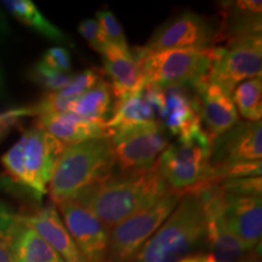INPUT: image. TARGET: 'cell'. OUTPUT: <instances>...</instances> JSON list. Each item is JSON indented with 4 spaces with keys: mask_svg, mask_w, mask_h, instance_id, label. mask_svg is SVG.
<instances>
[{
    "mask_svg": "<svg viewBox=\"0 0 262 262\" xmlns=\"http://www.w3.org/2000/svg\"><path fill=\"white\" fill-rule=\"evenodd\" d=\"M170 189L156 163L147 170L113 172L73 201L84 205L111 229L155 204Z\"/></svg>",
    "mask_w": 262,
    "mask_h": 262,
    "instance_id": "6da1fadb",
    "label": "cell"
},
{
    "mask_svg": "<svg viewBox=\"0 0 262 262\" xmlns=\"http://www.w3.org/2000/svg\"><path fill=\"white\" fill-rule=\"evenodd\" d=\"M116 166L111 136L67 146L55 163L48 189L54 204L73 201L112 175Z\"/></svg>",
    "mask_w": 262,
    "mask_h": 262,
    "instance_id": "7a4b0ae2",
    "label": "cell"
},
{
    "mask_svg": "<svg viewBox=\"0 0 262 262\" xmlns=\"http://www.w3.org/2000/svg\"><path fill=\"white\" fill-rule=\"evenodd\" d=\"M206 221L196 189L183 193L179 204L133 262H182L205 243Z\"/></svg>",
    "mask_w": 262,
    "mask_h": 262,
    "instance_id": "3957f363",
    "label": "cell"
},
{
    "mask_svg": "<svg viewBox=\"0 0 262 262\" xmlns=\"http://www.w3.org/2000/svg\"><path fill=\"white\" fill-rule=\"evenodd\" d=\"M66 147L34 125L24 131L17 142L2 157V164L12 181L27 189L34 201L41 202L48 193L55 163Z\"/></svg>",
    "mask_w": 262,
    "mask_h": 262,
    "instance_id": "277c9868",
    "label": "cell"
},
{
    "mask_svg": "<svg viewBox=\"0 0 262 262\" xmlns=\"http://www.w3.org/2000/svg\"><path fill=\"white\" fill-rule=\"evenodd\" d=\"M212 141L202 126L170 143L157 166L169 188L187 192L204 183L210 169Z\"/></svg>",
    "mask_w": 262,
    "mask_h": 262,
    "instance_id": "5b68a950",
    "label": "cell"
},
{
    "mask_svg": "<svg viewBox=\"0 0 262 262\" xmlns=\"http://www.w3.org/2000/svg\"><path fill=\"white\" fill-rule=\"evenodd\" d=\"M134 55L145 83L164 89L172 85L194 84L206 78L214 60L215 48L173 49L156 52L137 48Z\"/></svg>",
    "mask_w": 262,
    "mask_h": 262,
    "instance_id": "8992f818",
    "label": "cell"
},
{
    "mask_svg": "<svg viewBox=\"0 0 262 262\" xmlns=\"http://www.w3.org/2000/svg\"><path fill=\"white\" fill-rule=\"evenodd\" d=\"M183 193L170 189L155 204L111 228L106 262H133L140 249L173 211Z\"/></svg>",
    "mask_w": 262,
    "mask_h": 262,
    "instance_id": "52a82bcc",
    "label": "cell"
},
{
    "mask_svg": "<svg viewBox=\"0 0 262 262\" xmlns=\"http://www.w3.org/2000/svg\"><path fill=\"white\" fill-rule=\"evenodd\" d=\"M214 48V60L206 79L221 86L227 94L231 95L242 81L261 77V35H253L226 47Z\"/></svg>",
    "mask_w": 262,
    "mask_h": 262,
    "instance_id": "ba28073f",
    "label": "cell"
},
{
    "mask_svg": "<svg viewBox=\"0 0 262 262\" xmlns=\"http://www.w3.org/2000/svg\"><path fill=\"white\" fill-rule=\"evenodd\" d=\"M119 171L147 170L170 145L169 134L159 122L111 133Z\"/></svg>",
    "mask_w": 262,
    "mask_h": 262,
    "instance_id": "9c48e42d",
    "label": "cell"
},
{
    "mask_svg": "<svg viewBox=\"0 0 262 262\" xmlns=\"http://www.w3.org/2000/svg\"><path fill=\"white\" fill-rule=\"evenodd\" d=\"M219 24L212 18L185 11L156 29L143 49L147 51L173 49H210L215 47Z\"/></svg>",
    "mask_w": 262,
    "mask_h": 262,
    "instance_id": "30bf717a",
    "label": "cell"
},
{
    "mask_svg": "<svg viewBox=\"0 0 262 262\" xmlns=\"http://www.w3.org/2000/svg\"><path fill=\"white\" fill-rule=\"evenodd\" d=\"M201 196L206 221L205 243L215 262H242L247 253L226 224L222 192L216 183H201L194 187Z\"/></svg>",
    "mask_w": 262,
    "mask_h": 262,
    "instance_id": "8fae6325",
    "label": "cell"
},
{
    "mask_svg": "<svg viewBox=\"0 0 262 262\" xmlns=\"http://www.w3.org/2000/svg\"><path fill=\"white\" fill-rule=\"evenodd\" d=\"M57 206L85 262H106L110 228L80 203L66 201Z\"/></svg>",
    "mask_w": 262,
    "mask_h": 262,
    "instance_id": "7c38bea8",
    "label": "cell"
},
{
    "mask_svg": "<svg viewBox=\"0 0 262 262\" xmlns=\"http://www.w3.org/2000/svg\"><path fill=\"white\" fill-rule=\"evenodd\" d=\"M261 158V122H239L212 141L209 170L241 163L260 162Z\"/></svg>",
    "mask_w": 262,
    "mask_h": 262,
    "instance_id": "4fadbf2b",
    "label": "cell"
},
{
    "mask_svg": "<svg viewBox=\"0 0 262 262\" xmlns=\"http://www.w3.org/2000/svg\"><path fill=\"white\" fill-rule=\"evenodd\" d=\"M163 110V90L145 83L136 93L116 98L112 116L104 126L111 133L158 122Z\"/></svg>",
    "mask_w": 262,
    "mask_h": 262,
    "instance_id": "5bb4252c",
    "label": "cell"
},
{
    "mask_svg": "<svg viewBox=\"0 0 262 262\" xmlns=\"http://www.w3.org/2000/svg\"><path fill=\"white\" fill-rule=\"evenodd\" d=\"M222 205L227 227L245 250L250 251L260 244L262 233L261 195L222 192Z\"/></svg>",
    "mask_w": 262,
    "mask_h": 262,
    "instance_id": "9a60e30c",
    "label": "cell"
},
{
    "mask_svg": "<svg viewBox=\"0 0 262 262\" xmlns=\"http://www.w3.org/2000/svg\"><path fill=\"white\" fill-rule=\"evenodd\" d=\"M203 130L211 141L241 122L231 95L206 78L194 84Z\"/></svg>",
    "mask_w": 262,
    "mask_h": 262,
    "instance_id": "2e32d148",
    "label": "cell"
},
{
    "mask_svg": "<svg viewBox=\"0 0 262 262\" xmlns=\"http://www.w3.org/2000/svg\"><path fill=\"white\" fill-rule=\"evenodd\" d=\"M194 84L172 85L162 89L163 110L158 122L170 135L183 136L202 126Z\"/></svg>",
    "mask_w": 262,
    "mask_h": 262,
    "instance_id": "e0dca14e",
    "label": "cell"
},
{
    "mask_svg": "<svg viewBox=\"0 0 262 262\" xmlns=\"http://www.w3.org/2000/svg\"><path fill=\"white\" fill-rule=\"evenodd\" d=\"M261 14L262 2L260 0L220 3L221 21L215 47H226L243 38L261 35Z\"/></svg>",
    "mask_w": 262,
    "mask_h": 262,
    "instance_id": "ac0fdd59",
    "label": "cell"
},
{
    "mask_svg": "<svg viewBox=\"0 0 262 262\" xmlns=\"http://www.w3.org/2000/svg\"><path fill=\"white\" fill-rule=\"evenodd\" d=\"M18 220L37 232L64 262H85L55 204L49 203L31 215H18Z\"/></svg>",
    "mask_w": 262,
    "mask_h": 262,
    "instance_id": "d6986e66",
    "label": "cell"
},
{
    "mask_svg": "<svg viewBox=\"0 0 262 262\" xmlns=\"http://www.w3.org/2000/svg\"><path fill=\"white\" fill-rule=\"evenodd\" d=\"M35 126L47 131L66 146L97 137L111 136L104 123L90 122L72 113H49L38 116Z\"/></svg>",
    "mask_w": 262,
    "mask_h": 262,
    "instance_id": "ffe728a7",
    "label": "cell"
},
{
    "mask_svg": "<svg viewBox=\"0 0 262 262\" xmlns=\"http://www.w3.org/2000/svg\"><path fill=\"white\" fill-rule=\"evenodd\" d=\"M104 72L111 78L113 96L120 98L139 91L145 85L135 55L130 49L107 45L103 54Z\"/></svg>",
    "mask_w": 262,
    "mask_h": 262,
    "instance_id": "44dd1931",
    "label": "cell"
},
{
    "mask_svg": "<svg viewBox=\"0 0 262 262\" xmlns=\"http://www.w3.org/2000/svg\"><path fill=\"white\" fill-rule=\"evenodd\" d=\"M113 106L112 88H111V84L102 78L86 93L71 100L67 113L75 114L90 122L106 124L112 116Z\"/></svg>",
    "mask_w": 262,
    "mask_h": 262,
    "instance_id": "7402d4cb",
    "label": "cell"
},
{
    "mask_svg": "<svg viewBox=\"0 0 262 262\" xmlns=\"http://www.w3.org/2000/svg\"><path fill=\"white\" fill-rule=\"evenodd\" d=\"M15 262H64L47 242L18 220L12 238Z\"/></svg>",
    "mask_w": 262,
    "mask_h": 262,
    "instance_id": "603a6c76",
    "label": "cell"
},
{
    "mask_svg": "<svg viewBox=\"0 0 262 262\" xmlns=\"http://www.w3.org/2000/svg\"><path fill=\"white\" fill-rule=\"evenodd\" d=\"M2 8H4L19 22L31 27L33 31L39 33L49 40L58 42V44L70 42L64 33L54 24H51L31 0H4L2 2Z\"/></svg>",
    "mask_w": 262,
    "mask_h": 262,
    "instance_id": "cb8c5ba5",
    "label": "cell"
},
{
    "mask_svg": "<svg viewBox=\"0 0 262 262\" xmlns=\"http://www.w3.org/2000/svg\"><path fill=\"white\" fill-rule=\"evenodd\" d=\"M235 110L247 122H261L262 79L261 77L242 81L231 94Z\"/></svg>",
    "mask_w": 262,
    "mask_h": 262,
    "instance_id": "d4e9b609",
    "label": "cell"
},
{
    "mask_svg": "<svg viewBox=\"0 0 262 262\" xmlns=\"http://www.w3.org/2000/svg\"><path fill=\"white\" fill-rule=\"evenodd\" d=\"M17 224L18 215L5 203H0V262H15L12 238Z\"/></svg>",
    "mask_w": 262,
    "mask_h": 262,
    "instance_id": "484cf974",
    "label": "cell"
},
{
    "mask_svg": "<svg viewBox=\"0 0 262 262\" xmlns=\"http://www.w3.org/2000/svg\"><path fill=\"white\" fill-rule=\"evenodd\" d=\"M73 75L52 70L39 61L28 72V78L33 83L40 85L48 93H57L70 84Z\"/></svg>",
    "mask_w": 262,
    "mask_h": 262,
    "instance_id": "4316f807",
    "label": "cell"
},
{
    "mask_svg": "<svg viewBox=\"0 0 262 262\" xmlns=\"http://www.w3.org/2000/svg\"><path fill=\"white\" fill-rule=\"evenodd\" d=\"M95 19L100 26L101 32H102L108 45H114V47L125 49V50L130 49L122 25L118 22L112 11L100 10V11L96 12V18Z\"/></svg>",
    "mask_w": 262,
    "mask_h": 262,
    "instance_id": "83f0119b",
    "label": "cell"
},
{
    "mask_svg": "<svg viewBox=\"0 0 262 262\" xmlns=\"http://www.w3.org/2000/svg\"><path fill=\"white\" fill-rule=\"evenodd\" d=\"M101 79H102L101 71H98L97 68H89V70H85L73 75L70 84L62 90L57 91L56 94L63 100H73L90 90Z\"/></svg>",
    "mask_w": 262,
    "mask_h": 262,
    "instance_id": "f1b7e54d",
    "label": "cell"
},
{
    "mask_svg": "<svg viewBox=\"0 0 262 262\" xmlns=\"http://www.w3.org/2000/svg\"><path fill=\"white\" fill-rule=\"evenodd\" d=\"M222 192L232 193V194L245 195H261V178H244L227 180L219 183Z\"/></svg>",
    "mask_w": 262,
    "mask_h": 262,
    "instance_id": "f546056e",
    "label": "cell"
},
{
    "mask_svg": "<svg viewBox=\"0 0 262 262\" xmlns=\"http://www.w3.org/2000/svg\"><path fill=\"white\" fill-rule=\"evenodd\" d=\"M78 32L86 40L91 49L102 55L104 49L107 48V41L104 39L100 26L95 18H86L78 25Z\"/></svg>",
    "mask_w": 262,
    "mask_h": 262,
    "instance_id": "4dcf8cb0",
    "label": "cell"
},
{
    "mask_svg": "<svg viewBox=\"0 0 262 262\" xmlns=\"http://www.w3.org/2000/svg\"><path fill=\"white\" fill-rule=\"evenodd\" d=\"M42 63L52 70L70 73L71 71V54L64 47H52L49 48L42 55Z\"/></svg>",
    "mask_w": 262,
    "mask_h": 262,
    "instance_id": "1f68e13d",
    "label": "cell"
},
{
    "mask_svg": "<svg viewBox=\"0 0 262 262\" xmlns=\"http://www.w3.org/2000/svg\"><path fill=\"white\" fill-rule=\"evenodd\" d=\"M28 116V107L15 108V110H10L6 111V112L0 113V141L8 135L12 127L17 125L22 118Z\"/></svg>",
    "mask_w": 262,
    "mask_h": 262,
    "instance_id": "d6a6232c",
    "label": "cell"
},
{
    "mask_svg": "<svg viewBox=\"0 0 262 262\" xmlns=\"http://www.w3.org/2000/svg\"><path fill=\"white\" fill-rule=\"evenodd\" d=\"M182 262H215L214 258L209 253H203V251H196V253L189 255Z\"/></svg>",
    "mask_w": 262,
    "mask_h": 262,
    "instance_id": "836d02e7",
    "label": "cell"
},
{
    "mask_svg": "<svg viewBox=\"0 0 262 262\" xmlns=\"http://www.w3.org/2000/svg\"><path fill=\"white\" fill-rule=\"evenodd\" d=\"M8 34H10V26L4 11H3L2 5H0V38H4Z\"/></svg>",
    "mask_w": 262,
    "mask_h": 262,
    "instance_id": "e575fe53",
    "label": "cell"
},
{
    "mask_svg": "<svg viewBox=\"0 0 262 262\" xmlns=\"http://www.w3.org/2000/svg\"><path fill=\"white\" fill-rule=\"evenodd\" d=\"M3 86H4V79H3V72L0 70V94L3 91Z\"/></svg>",
    "mask_w": 262,
    "mask_h": 262,
    "instance_id": "d590c367",
    "label": "cell"
},
{
    "mask_svg": "<svg viewBox=\"0 0 262 262\" xmlns=\"http://www.w3.org/2000/svg\"><path fill=\"white\" fill-rule=\"evenodd\" d=\"M242 262H258L256 258H249V260H245V261H242Z\"/></svg>",
    "mask_w": 262,
    "mask_h": 262,
    "instance_id": "8d00e7d4",
    "label": "cell"
}]
</instances>
